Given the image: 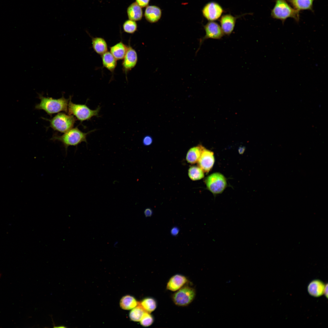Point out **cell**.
<instances>
[{
	"label": "cell",
	"mask_w": 328,
	"mask_h": 328,
	"mask_svg": "<svg viewBox=\"0 0 328 328\" xmlns=\"http://www.w3.org/2000/svg\"><path fill=\"white\" fill-rule=\"evenodd\" d=\"M38 97L40 101L35 105V109L43 110L51 116L53 114L61 111L67 113L70 97L66 99L63 95L59 98L54 99L45 97L39 94H38Z\"/></svg>",
	"instance_id": "obj_1"
},
{
	"label": "cell",
	"mask_w": 328,
	"mask_h": 328,
	"mask_svg": "<svg viewBox=\"0 0 328 328\" xmlns=\"http://www.w3.org/2000/svg\"><path fill=\"white\" fill-rule=\"evenodd\" d=\"M95 130L94 129L87 132H84L77 126L72 128L62 135H60L56 133L54 134L51 140L61 142L65 148L66 153H67L69 146H77L83 142L87 143V135Z\"/></svg>",
	"instance_id": "obj_2"
},
{
	"label": "cell",
	"mask_w": 328,
	"mask_h": 328,
	"mask_svg": "<svg viewBox=\"0 0 328 328\" xmlns=\"http://www.w3.org/2000/svg\"><path fill=\"white\" fill-rule=\"evenodd\" d=\"M72 97H70L68 107V113L73 115L81 123L90 120L94 117H98L101 107L98 106L94 110L89 108L86 104H77L71 101Z\"/></svg>",
	"instance_id": "obj_3"
},
{
	"label": "cell",
	"mask_w": 328,
	"mask_h": 328,
	"mask_svg": "<svg viewBox=\"0 0 328 328\" xmlns=\"http://www.w3.org/2000/svg\"><path fill=\"white\" fill-rule=\"evenodd\" d=\"M271 15L273 18L280 20L282 22L289 18L297 22L299 19V11L292 7L286 0H275Z\"/></svg>",
	"instance_id": "obj_4"
},
{
	"label": "cell",
	"mask_w": 328,
	"mask_h": 328,
	"mask_svg": "<svg viewBox=\"0 0 328 328\" xmlns=\"http://www.w3.org/2000/svg\"><path fill=\"white\" fill-rule=\"evenodd\" d=\"M50 122L49 127L55 131L64 133L73 127L77 120L73 115L60 112L51 119L42 118Z\"/></svg>",
	"instance_id": "obj_5"
},
{
	"label": "cell",
	"mask_w": 328,
	"mask_h": 328,
	"mask_svg": "<svg viewBox=\"0 0 328 328\" xmlns=\"http://www.w3.org/2000/svg\"><path fill=\"white\" fill-rule=\"evenodd\" d=\"M196 295L195 289L186 284L176 291L172 296L174 304L179 306H185L194 299Z\"/></svg>",
	"instance_id": "obj_6"
},
{
	"label": "cell",
	"mask_w": 328,
	"mask_h": 328,
	"mask_svg": "<svg viewBox=\"0 0 328 328\" xmlns=\"http://www.w3.org/2000/svg\"><path fill=\"white\" fill-rule=\"evenodd\" d=\"M205 182L207 189L214 194L222 193L227 186L225 178L221 174L216 173L208 176Z\"/></svg>",
	"instance_id": "obj_7"
},
{
	"label": "cell",
	"mask_w": 328,
	"mask_h": 328,
	"mask_svg": "<svg viewBox=\"0 0 328 328\" xmlns=\"http://www.w3.org/2000/svg\"><path fill=\"white\" fill-rule=\"evenodd\" d=\"M203 27L205 34L204 37L199 40V48L196 51V53L198 51L201 45L206 39H220L224 35L220 25L215 21H209Z\"/></svg>",
	"instance_id": "obj_8"
},
{
	"label": "cell",
	"mask_w": 328,
	"mask_h": 328,
	"mask_svg": "<svg viewBox=\"0 0 328 328\" xmlns=\"http://www.w3.org/2000/svg\"><path fill=\"white\" fill-rule=\"evenodd\" d=\"M202 12L203 16L209 21H215L220 19L224 9L218 3L212 1L204 6Z\"/></svg>",
	"instance_id": "obj_9"
},
{
	"label": "cell",
	"mask_w": 328,
	"mask_h": 328,
	"mask_svg": "<svg viewBox=\"0 0 328 328\" xmlns=\"http://www.w3.org/2000/svg\"><path fill=\"white\" fill-rule=\"evenodd\" d=\"M123 60L122 70L127 75L128 72L136 66L138 60L136 51L130 45L128 46L126 52Z\"/></svg>",
	"instance_id": "obj_10"
},
{
	"label": "cell",
	"mask_w": 328,
	"mask_h": 328,
	"mask_svg": "<svg viewBox=\"0 0 328 328\" xmlns=\"http://www.w3.org/2000/svg\"><path fill=\"white\" fill-rule=\"evenodd\" d=\"M214 161L213 152L204 147L197 162L198 166L203 172L208 173L212 168Z\"/></svg>",
	"instance_id": "obj_11"
},
{
	"label": "cell",
	"mask_w": 328,
	"mask_h": 328,
	"mask_svg": "<svg viewBox=\"0 0 328 328\" xmlns=\"http://www.w3.org/2000/svg\"><path fill=\"white\" fill-rule=\"evenodd\" d=\"M239 16H234L230 14L222 15L219 19L220 26L224 34L230 35L233 32L237 19Z\"/></svg>",
	"instance_id": "obj_12"
},
{
	"label": "cell",
	"mask_w": 328,
	"mask_h": 328,
	"mask_svg": "<svg viewBox=\"0 0 328 328\" xmlns=\"http://www.w3.org/2000/svg\"><path fill=\"white\" fill-rule=\"evenodd\" d=\"M188 282L186 277L182 275L176 274L171 277L168 281L166 289L171 291L176 292L187 284Z\"/></svg>",
	"instance_id": "obj_13"
},
{
	"label": "cell",
	"mask_w": 328,
	"mask_h": 328,
	"mask_svg": "<svg viewBox=\"0 0 328 328\" xmlns=\"http://www.w3.org/2000/svg\"><path fill=\"white\" fill-rule=\"evenodd\" d=\"M144 15L146 20L149 22L154 23L158 22L162 15V11L158 7L155 5H149L146 7Z\"/></svg>",
	"instance_id": "obj_14"
},
{
	"label": "cell",
	"mask_w": 328,
	"mask_h": 328,
	"mask_svg": "<svg viewBox=\"0 0 328 328\" xmlns=\"http://www.w3.org/2000/svg\"><path fill=\"white\" fill-rule=\"evenodd\" d=\"M325 285L324 283L320 280H313L308 285V292L313 296L319 297L324 294Z\"/></svg>",
	"instance_id": "obj_15"
},
{
	"label": "cell",
	"mask_w": 328,
	"mask_h": 328,
	"mask_svg": "<svg viewBox=\"0 0 328 328\" xmlns=\"http://www.w3.org/2000/svg\"><path fill=\"white\" fill-rule=\"evenodd\" d=\"M101 56L103 67L106 68L113 74L117 65V60L111 53L108 51Z\"/></svg>",
	"instance_id": "obj_16"
},
{
	"label": "cell",
	"mask_w": 328,
	"mask_h": 328,
	"mask_svg": "<svg viewBox=\"0 0 328 328\" xmlns=\"http://www.w3.org/2000/svg\"><path fill=\"white\" fill-rule=\"evenodd\" d=\"M92 47L97 54L101 56L108 51V46L106 40L101 37H91Z\"/></svg>",
	"instance_id": "obj_17"
},
{
	"label": "cell",
	"mask_w": 328,
	"mask_h": 328,
	"mask_svg": "<svg viewBox=\"0 0 328 328\" xmlns=\"http://www.w3.org/2000/svg\"><path fill=\"white\" fill-rule=\"evenodd\" d=\"M127 13L129 19L135 21L141 20L143 16L142 8L136 2L132 3L128 6Z\"/></svg>",
	"instance_id": "obj_18"
},
{
	"label": "cell",
	"mask_w": 328,
	"mask_h": 328,
	"mask_svg": "<svg viewBox=\"0 0 328 328\" xmlns=\"http://www.w3.org/2000/svg\"><path fill=\"white\" fill-rule=\"evenodd\" d=\"M128 46L121 41L110 47V52L117 60H123L126 52Z\"/></svg>",
	"instance_id": "obj_19"
},
{
	"label": "cell",
	"mask_w": 328,
	"mask_h": 328,
	"mask_svg": "<svg viewBox=\"0 0 328 328\" xmlns=\"http://www.w3.org/2000/svg\"><path fill=\"white\" fill-rule=\"evenodd\" d=\"M204 147L201 145L190 148L187 152L186 159L190 164H194L197 162Z\"/></svg>",
	"instance_id": "obj_20"
},
{
	"label": "cell",
	"mask_w": 328,
	"mask_h": 328,
	"mask_svg": "<svg viewBox=\"0 0 328 328\" xmlns=\"http://www.w3.org/2000/svg\"><path fill=\"white\" fill-rule=\"evenodd\" d=\"M295 9L299 11L301 10H313L314 0H287Z\"/></svg>",
	"instance_id": "obj_21"
},
{
	"label": "cell",
	"mask_w": 328,
	"mask_h": 328,
	"mask_svg": "<svg viewBox=\"0 0 328 328\" xmlns=\"http://www.w3.org/2000/svg\"><path fill=\"white\" fill-rule=\"evenodd\" d=\"M138 304L136 299L133 296L126 295L123 297L120 302L121 309L124 310H130L137 306Z\"/></svg>",
	"instance_id": "obj_22"
},
{
	"label": "cell",
	"mask_w": 328,
	"mask_h": 328,
	"mask_svg": "<svg viewBox=\"0 0 328 328\" xmlns=\"http://www.w3.org/2000/svg\"><path fill=\"white\" fill-rule=\"evenodd\" d=\"M138 304L145 311L151 313L154 311L157 306L155 300L152 297H147L143 299Z\"/></svg>",
	"instance_id": "obj_23"
},
{
	"label": "cell",
	"mask_w": 328,
	"mask_h": 328,
	"mask_svg": "<svg viewBox=\"0 0 328 328\" xmlns=\"http://www.w3.org/2000/svg\"><path fill=\"white\" fill-rule=\"evenodd\" d=\"M188 174L190 178L194 181L200 179L204 176L203 171L198 166H195L190 167Z\"/></svg>",
	"instance_id": "obj_24"
},
{
	"label": "cell",
	"mask_w": 328,
	"mask_h": 328,
	"mask_svg": "<svg viewBox=\"0 0 328 328\" xmlns=\"http://www.w3.org/2000/svg\"><path fill=\"white\" fill-rule=\"evenodd\" d=\"M132 309L129 314L130 318L133 321H139L145 311L138 304V305Z\"/></svg>",
	"instance_id": "obj_25"
},
{
	"label": "cell",
	"mask_w": 328,
	"mask_h": 328,
	"mask_svg": "<svg viewBox=\"0 0 328 328\" xmlns=\"http://www.w3.org/2000/svg\"><path fill=\"white\" fill-rule=\"evenodd\" d=\"M123 28L124 31L129 34H133L137 30V25L135 21L128 19L123 23Z\"/></svg>",
	"instance_id": "obj_26"
},
{
	"label": "cell",
	"mask_w": 328,
	"mask_h": 328,
	"mask_svg": "<svg viewBox=\"0 0 328 328\" xmlns=\"http://www.w3.org/2000/svg\"><path fill=\"white\" fill-rule=\"evenodd\" d=\"M154 321L153 317L151 313L145 311L139 321L142 326L147 327L151 325Z\"/></svg>",
	"instance_id": "obj_27"
},
{
	"label": "cell",
	"mask_w": 328,
	"mask_h": 328,
	"mask_svg": "<svg viewBox=\"0 0 328 328\" xmlns=\"http://www.w3.org/2000/svg\"><path fill=\"white\" fill-rule=\"evenodd\" d=\"M142 142L144 145H149L152 142V139L150 136H146L144 138Z\"/></svg>",
	"instance_id": "obj_28"
},
{
	"label": "cell",
	"mask_w": 328,
	"mask_h": 328,
	"mask_svg": "<svg viewBox=\"0 0 328 328\" xmlns=\"http://www.w3.org/2000/svg\"><path fill=\"white\" fill-rule=\"evenodd\" d=\"M136 2L141 8L148 6L150 0H135Z\"/></svg>",
	"instance_id": "obj_29"
},
{
	"label": "cell",
	"mask_w": 328,
	"mask_h": 328,
	"mask_svg": "<svg viewBox=\"0 0 328 328\" xmlns=\"http://www.w3.org/2000/svg\"><path fill=\"white\" fill-rule=\"evenodd\" d=\"M152 210L149 208L146 209L144 211V214L146 217H151L152 214Z\"/></svg>",
	"instance_id": "obj_30"
},
{
	"label": "cell",
	"mask_w": 328,
	"mask_h": 328,
	"mask_svg": "<svg viewBox=\"0 0 328 328\" xmlns=\"http://www.w3.org/2000/svg\"><path fill=\"white\" fill-rule=\"evenodd\" d=\"M179 229L177 227H173L171 230V233L173 236H176L179 233Z\"/></svg>",
	"instance_id": "obj_31"
},
{
	"label": "cell",
	"mask_w": 328,
	"mask_h": 328,
	"mask_svg": "<svg viewBox=\"0 0 328 328\" xmlns=\"http://www.w3.org/2000/svg\"><path fill=\"white\" fill-rule=\"evenodd\" d=\"M324 294L325 295V296L326 297V298H328V284H327L325 285V288H324Z\"/></svg>",
	"instance_id": "obj_32"
},
{
	"label": "cell",
	"mask_w": 328,
	"mask_h": 328,
	"mask_svg": "<svg viewBox=\"0 0 328 328\" xmlns=\"http://www.w3.org/2000/svg\"><path fill=\"white\" fill-rule=\"evenodd\" d=\"M245 148L244 147H240L238 149L239 152L240 154H243Z\"/></svg>",
	"instance_id": "obj_33"
},
{
	"label": "cell",
	"mask_w": 328,
	"mask_h": 328,
	"mask_svg": "<svg viewBox=\"0 0 328 328\" xmlns=\"http://www.w3.org/2000/svg\"><path fill=\"white\" fill-rule=\"evenodd\" d=\"M54 327H56V328H65V327L64 326H62H62H56Z\"/></svg>",
	"instance_id": "obj_34"
},
{
	"label": "cell",
	"mask_w": 328,
	"mask_h": 328,
	"mask_svg": "<svg viewBox=\"0 0 328 328\" xmlns=\"http://www.w3.org/2000/svg\"><path fill=\"white\" fill-rule=\"evenodd\" d=\"M2 275V273H1V272H0V278L1 277Z\"/></svg>",
	"instance_id": "obj_35"
}]
</instances>
